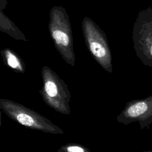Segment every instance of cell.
<instances>
[{"label": "cell", "instance_id": "52a82bcc", "mask_svg": "<svg viewBox=\"0 0 152 152\" xmlns=\"http://www.w3.org/2000/svg\"><path fill=\"white\" fill-rule=\"evenodd\" d=\"M7 5V0H0V17L4 15L2 10L4 9Z\"/></svg>", "mask_w": 152, "mask_h": 152}, {"label": "cell", "instance_id": "6da1fadb", "mask_svg": "<svg viewBox=\"0 0 152 152\" xmlns=\"http://www.w3.org/2000/svg\"><path fill=\"white\" fill-rule=\"evenodd\" d=\"M147 109V105L144 102H139L129 107L128 110L129 115L131 117H137L144 113Z\"/></svg>", "mask_w": 152, "mask_h": 152}, {"label": "cell", "instance_id": "ba28073f", "mask_svg": "<svg viewBox=\"0 0 152 152\" xmlns=\"http://www.w3.org/2000/svg\"><path fill=\"white\" fill-rule=\"evenodd\" d=\"M68 151H72V152H81V151H84V150L80 147H69L68 148Z\"/></svg>", "mask_w": 152, "mask_h": 152}, {"label": "cell", "instance_id": "9c48e42d", "mask_svg": "<svg viewBox=\"0 0 152 152\" xmlns=\"http://www.w3.org/2000/svg\"><path fill=\"white\" fill-rule=\"evenodd\" d=\"M150 53H151V55H152V46H151V49H150Z\"/></svg>", "mask_w": 152, "mask_h": 152}, {"label": "cell", "instance_id": "277c9868", "mask_svg": "<svg viewBox=\"0 0 152 152\" xmlns=\"http://www.w3.org/2000/svg\"><path fill=\"white\" fill-rule=\"evenodd\" d=\"M45 90L48 95L50 97H54L56 95L58 91L56 85L52 81H48L45 84Z\"/></svg>", "mask_w": 152, "mask_h": 152}, {"label": "cell", "instance_id": "3957f363", "mask_svg": "<svg viewBox=\"0 0 152 152\" xmlns=\"http://www.w3.org/2000/svg\"><path fill=\"white\" fill-rule=\"evenodd\" d=\"M17 118L20 123L27 126H30L34 124L33 119L30 116L26 114L20 113L17 115Z\"/></svg>", "mask_w": 152, "mask_h": 152}, {"label": "cell", "instance_id": "8992f818", "mask_svg": "<svg viewBox=\"0 0 152 152\" xmlns=\"http://www.w3.org/2000/svg\"><path fill=\"white\" fill-rule=\"evenodd\" d=\"M8 64L12 68H15L18 66V62L16 59V58H15V56H14L12 55L11 54H9L8 55Z\"/></svg>", "mask_w": 152, "mask_h": 152}, {"label": "cell", "instance_id": "5b68a950", "mask_svg": "<svg viewBox=\"0 0 152 152\" xmlns=\"http://www.w3.org/2000/svg\"><path fill=\"white\" fill-rule=\"evenodd\" d=\"M65 33V32L59 29H54L52 31V36L58 44L61 43V38Z\"/></svg>", "mask_w": 152, "mask_h": 152}, {"label": "cell", "instance_id": "7a4b0ae2", "mask_svg": "<svg viewBox=\"0 0 152 152\" xmlns=\"http://www.w3.org/2000/svg\"><path fill=\"white\" fill-rule=\"evenodd\" d=\"M90 48L93 54L96 57L102 58L105 56L106 55V49L99 43L91 42L90 44Z\"/></svg>", "mask_w": 152, "mask_h": 152}]
</instances>
